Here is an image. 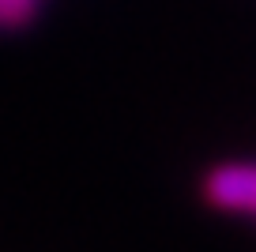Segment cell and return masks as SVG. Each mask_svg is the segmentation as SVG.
Here are the masks:
<instances>
[{"mask_svg":"<svg viewBox=\"0 0 256 252\" xmlns=\"http://www.w3.org/2000/svg\"><path fill=\"white\" fill-rule=\"evenodd\" d=\"M200 196L215 211L241 214V218L256 222V162L234 158V162L211 166L200 181Z\"/></svg>","mask_w":256,"mask_h":252,"instance_id":"cell-1","label":"cell"},{"mask_svg":"<svg viewBox=\"0 0 256 252\" xmlns=\"http://www.w3.org/2000/svg\"><path fill=\"white\" fill-rule=\"evenodd\" d=\"M42 12V0H0V30L30 26Z\"/></svg>","mask_w":256,"mask_h":252,"instance_id":"cell-2","label":"cell"}]
</instances>
